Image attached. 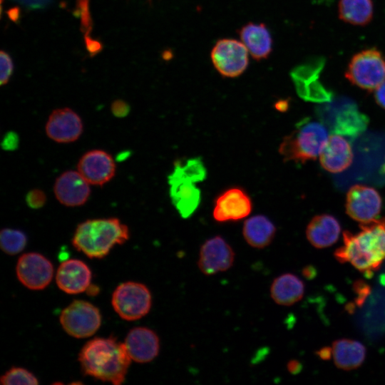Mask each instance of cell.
Wrapping results in <instances>:
<instances>
[{"instance_id":"484cf974","label":"cell","mask_w":385,"mask_h":385,"mask_svg":"<svg viewBox=\"0 0 385 385\" xmlns=\"http://www.w3.org/2000/svg\"><path fill=\"white\" fill-rule=\"evenodd\" d=\"M334 124V130L338 134L355 135L364 130L367 120L353 103L346 101L342 104V110L339 113Z\"/></svg>"},{"instance_id":"d6a6232c","label":"cell","mask_w":385,"mask_h":385,"mask_svg":"<svg viewBox=\"0 0 385 385\" xmlns=\"http://www.w3.org/2000/svg\"><path fill=\"white\" fill-rule=\"evenodd\" d=\"M19 144V138L16 133L13 132L7 133L2 140L1 145L6 150H15Z\"/></svg>"},{"instance_id":"e575fe53","label":"cell","mask_w":385,"mask_h":385,"mask_svg":"<svg viewBox=\"0 0 385 385\" xmlns=\"http://www.w3.org/2000/svg\"><path fill=\"white\" fill-rule=\"evenodd\" d=\"M29 7L38 8L46 6L51 0H16Z\"/></svg>"},{"instance_id":"9a60e30c","label":"cell","mask_w":385,"mask_h":385,"mask_svg":"<svg viewBox=\"0 0 385 385\" xmlns=\"http://www.w3.org/2000/svg\"><path fill=\"white\" fill-rule=\"evenodd\" d=\"M83 125L81 117L68 108L54 110L46 124L48 137L59 143H68L78 139Z\"/></svg>"},{"instance_id":"4dcf8cb0","label":"cell","mask_w":385,"mask_h":385,"mask_svg":"<svg viewBox=\"0 0 385 385\" xmlns=\"http://www.w3.org/2000/svg\"><path fill=\"white\" fill-rule=\"evenodd\" d=\"M1 85L8 83L13 71V63L9 54L4 51H1Z\"/></svg>"},{"instance_id":"d4e9b609","label":"cell","mask_w":385,"mask_h":385,"mask_svg":"<svg viewBox=\"0 0 385 385\" xmlns=\"http://www.w3.org/2000/svg\"><path fill=\"white\" fill-rule=\"evenodd\" d=\"M338 8L339 19L351 25L366 26L373 19L372 0H339Z\"/></svg>"},{"instance_id":"277c9868","label":"cell","mask_w":385,"mask_h":385,"mask_svg":"<svg viewBox=\"0 0 385 385\" xmlns=\"http://www.w3.org/2000/svg\"><path fill=\"white\" fill-rule=\"evenodd\" d=\"M328 138L327 130L323 124L306 118L284 138L279 152L285 162L304 163L320 155Z\"/></svg>"},{"instance_id":"30bf717a","label":"cell","mask_w":385,"mask_h":385,"mask_svg":"<svg viewBox=\"0 0 385 385\" xmlns=\"http://www.w3.org/2000/svg\"><path fill=\"white\" fill-rule=\"evenodd\" d=\"M16 272L18 279L24 286L30 289L41 290L51 282L53 266L41 254L29 252L19 258Z\"/></svg>"},{"instance_id":"6da1fadb","label":"cell","mask_w":385,"mask_h":385,"mask_svg":"<svg viewBox=\"0 0 385 385\" xmlns=\"http://www.w3.org/2000/svg\"><path fill=\"white\" fill-rule=\"evenodd\" d=\"M130 359L125 344L114 337L94 338L85 344L78 354L85 375L115 385L125 381Z\"/></svg>"},{"instance_id":"4fadbf2b","label":"cell","mask_w":385,"mask_h":385,"mask_svg":"<svg viewBox=\"0 0 385 385\" xmlns=\"http://www.w3.org/2000/svg\"><path fill=\"white\" fill-rule=\"evenodd\" d=\"M235 252L221 236L207 240L200 247L197 266L205 275H213L228 270L235 261Z\"/></svg>"},{"instance_id":"7a4b0ae2","label":"cell","mask_w":385,"mask_h":385,"mask_svg":"<svg viewBox=\"0 0 385 385\" xmlns=\"http://www.w3.org/2000/svg\"><path fill=\"white\" fill-rule=\"evenodd\" d=\"M361 231L343 232L344 245L334 252L336 259L349 262L366 274L378 270L385 260V217L361 223Z\"/></svg>"},{"instance_id":"1f68e13d","label":"cell","mask_w":385,"mask_h":385,"mask_svg":"<svg viewBox=\"0 0 385 385\" xmlns=\"http://www.w3.org/2000/svg\"><path fill=\"white\" fill-rule=\"evenodd\" d=\"M129 111L130 107L128 104L122 100L115 101L111 105L112 113L117 118L125 117L129 113Z\"/></svg>"},{"instance_id":"ac0fdd59","label":"cell","mask_w":385,"mask_h":385,"mask_svg":"<svg viewBox=\"0 0 385 385\" xmlns=\"http://www.w3.org/2000/svg\"><path fill=\"white\" fill-rule=\"evenodd\" d=\"M91 271L83 261L71 259L63 261L58 268L56 281L58 288L67 294L83 292L90 286Z\"/></svg>"},{"instance_id":"ba28073f","label":"cell","mask_w":385,"mask_h":385,"mask_svg":"<svg viewBox=\"0 0 385 385\" xmlns=\"http://www.w3.org/2000/svg\"><path fill=\"white\" fill-rule=\"evenodd\" d=\"M170 197L181 217L189 218L197 209L201 200L198 182L187 174L175 162L173 172L168 177Z\"/></svg>"},{"instance_id":"8fae6325","label":"cell","mask_w":385,"mask_h":385,"mask_svg":"<svg viewBox=\"0 0 385 385\" xmlns=\"http://www.w3.org/2000/svg\"><path fill=\"white\" fill-rule=\"evenodd\" d=\"M252 202L247 192L240 187H231L215 199L212 217L218 222H236L247 217Z\"/></svg>"},{"instance_id":"603a6c76","label":"cell","mask_w":385,"mask_h":385,"mask_svg":"<svg viewBox=\"0 0 385 385\" xmlns=\"http://www.w3.org/2000/svg\"><path fill=\"white\" fill-rule=\"evenodd\" d=\"M276 233L274 223L266 216L257 215L245 221L242 235L252 247L263 249L272 242Z\"/></svg>"},{"instance_id":"836d02e7","label":"cell","mask_w":385,"mask_h":385,"mask_svg":"<svg viewBox=\"0 0 385 385\" xmlns=\"http://www.w3.org/2000/svg\"><path fill=\"white\" fill-rule=\"evenodd\" d=\"M374 98L376 103L385 109V81L375 89Z\"/></svg>"},{"instance_id":"5b68a950","label":"cell","mask_w":385,"mask_h":385,"mask_svg":"<svg viewBox=\"0 0 385 385\" xmlns=\"http://www.w3.org/2000/svg\"><path fill=\"white\" fill-rule=\"evenodd\" d=\"M345 77L361 89L375 90L385 81V56L376 48L355 53L348 63Z\"/></svg>"},{"instance_id":"d590c367","label":"cell","mask_w":385,"mask_h":385,"mask_svg":"<svg viewBox=\"0 0 385 385\" xmlns=\"http://www.w3.org/2000/svg\"><path fill=\"white\" fill-rule=\"evenodd\" d=\"M287 369L291 374H297L301 369V365L297 361H290L287 364Z\"/></svg>"},{"instance_id":"f546056e","label":"cell","mask_w":385,"mask_h":385,"mask_svg":"<svg viewBox=\"0 0 385 385\" xmlns=\"http://www.w3.org/2000/svg\"><path fill=\"white\" fill-rule=\"evenodd\" d=\"M46 201L45 192L39 189L30 190L26 196V202L28 206L32 209L42 207Z\"/></svg>"},{"instance_id":"f1b7e54d","label":"cell","mask_w":385,"mask_h":385,"mask_svg":"<svg viewBox=\"0 0 385 385\" xmlns=\"http://www.w3.org/2000/svg\"><path fill=\"white\" fill-rule=\"evenodd\" d=\"M0 382L4 385L38 384V379L30 371L21 367H11L0 378Z\"/></svg>"},{"instance_id":"8d00e7d4","label":"cell","mask_w":385,"mask_h":385,"mask_svg":"<svg viewBox=\"0 0 385 385\" xmlns=\"http://www.w3.org/2000/svg\"><path fill=\"white\" fill-rule=\"evenodd\" d=\"M275 108L279 111H285L289 106L287 101H279L275 103Z\"/></svg>"},{"instance_id":"e0dca14e","label":"cell","mask_w":385,"mask_h":385,"mask_svg":"<svg viewBox=\"0 0 385 385\" xmlns=\"http://www.w3.org/2000/svg\"><path fill=\"white\" fill-rule=\"evenodd\" d=\"M130 359L138 363L153 361L160 351L157 334L147 327H135L129 331L124 342Z\"/></svg>"},{"instance_id":"ffe728a7","label":"cell","mask_w":385,"mask_h":385,"mask_svg":"<svg viewBox=\"0 0 385 385\" xmlns=\"http://www.w3.org/2000/svg\"><path fill=\"white\" fill-rule=\"evenodd\" d=\"M341 232L338 220L328 214L314 217L309 222L306 235L308 241L317 248H324L334 244Z\"/></svg>"},{"instance_id":"d6986e66","label":"cell","mask_w":385,"mask_h":385,"mask_svg":"<svg viewBox=\"0 0 385 385\" xmlns=\"http://www.w3.org/2000/svg\"><path fill=\"white\" fill-rule=\"evenodd\" d=\"M322 167L332 173L347 169L353 160V152L349 143L341 135L329 136L324 149L319 155Z\"/></svg>"},{"instance_id":"44dd1931","label":"cell","mask_w":385,"mask_h":385,"mask_svg":"<svg viewBox=\"0 0 385 385\" xmlns=\"http://www.w3.org/2000/svg\"><path fill=\"white\" fill-rule=\"evenodd\" d=\"M270 292L276 304L291 306L302 298L304 293V284L297 275L285 273L273 280Z\"/></svg>"},{"instance_id":"2e32d148","label":"cell","mask_w":385,"mask_h":385,"mask_svg":"<svg viewBox=\"0 0 385 385\" xmlns=\"http://www.w3.org/2000/svg\"><path fill=\"white\" fill-rule=\"evenodd\" d=\"M89 185L78 170H67L56 178L53 192L62 205L78 207L85 204L89 198Z\"/></svg>"},{"instance_id":"3957f363","label":"cell","mask_w":385,"mask_h":385,"mask_svg":"<svg viewBox=\"0 0 385 385\" xmlns=\"http://www.w3.org/2000/svg\"><path fill=\"white\" fill-rule=\"evenodd\" d=\"M129 229L115 217L87 220L76 229L72 245L90 258L101 259L129 239Z\"/></svg>"},{"instance_id":"5bb4252c","label":"cell","mask_w":385,"mask_h":385,"mask_svg":"<svg viewBox=\"0 0 385 385\" xmlns=\"http://www.w3.org/2000/svg\"><path fill=\"white\" fill-rule=\"evenodd\" d=\"M77 169L89 184L103 185L114 177L116 165L111 154L95 149L81 156Z\"/></svg>"},{"instance_id":"83f0119b","label":"cell","mask_w":385,"mask_h":385,"mask_svg":"<svg viewBox=\"0 0 385 385\" xmlns=\"http://www.w3.org/2000/svg\"><path fill=\"white\" fill-rule=\"evenodd\" d=\"M27 242L26 235L16 229L4 228L0 232V247L8 255H14L21 252Z\"/></svg>"},{"instance_id":"cb8c5ba5","label":"cell","mask_w":385,"mask_h":385,"mask_svg":"<svg viewBox=\"0 0 385 385\" xmlns=\"http://www.w3.org/2000/svg\"><path fill=\"white\" fill-rule=\"evenodd\" d=\"M332 356L336 366L344 370L359 367L366 356V348L358 341L343 339L333 342Z\"/></svg>"},{"instance_id":"4316f807","label":"cell","mask_w":385,"mask_h":385,"mask_svg":"<svg viewBox=\"0 0 385 385\" xmlns=\"http://www.w3.org/2000/svg\"><path fill=\"white\" fill-rule=\"evenodd\" d=\"M325 63L326 59L323 56H314L295 66L290 72L294 86L318 80Z\"/></svg>"},{"instance_id":"7c38bea8","label":"cell","mask_w":385,"mask_h":385,"mask_svg":"<svg viewBox=\"0 0 385 385\" xmlns=\"http://www.w3.org/2000/svg\"><path fill=\"white\" fill-rule=\"evenodd\" d=\"M381 197L374 188L362 185L352 186L346 198V213L354 220L366 223L376 220L381 212Z\"/></svg>"},{"instance_id":"8992f818","label":"cell","mask_w":385,"mask_h":385,"mask_svg":"<svg viewBox=\"0 0 385 385\" xmlns=\"http://www.w3.org/2000/svg\"><path fill=\"white\" fill-rule=\"evenodd\" d=\"M112 306L123 319L133 321L145 316L152 306V295L143 284L126 282L119 284L114 290Z\"/></svg>"},{"instance_id":"9c48e42d","label":"cell","mask_w":385,"mask_h":385,"mask_svg":"<svg viewBox=\"0 0 385 385\" xmlns=\"http://www.w3.org/2000/svg\"><path fill=\"white\" fill-rule=\"evenodd\" d=\"M248 50L235 39L219 40L211 52L212 63L223 76L234 78L241 75L248 65Z\"/></svg>"},{"instance_id":"52a82bcc","label":"cell","mask_w":385,"mask_h":385,"mask_svg":"<svg viewBox=\"0 0 385 385\" xmlns=\"http://www.w3.org/2000/svg\"><path fill=\"white\" fill-rule=\"evenodd\" d=\"M60 322L68 334L75 338H86L99 329L101 315L99 309L91 303L74 300L62 310Z\"/></svg>"},{"instance_id":"7402d4cb","label":"cell","mask_w":385,"mask_h":385,"mask_svg":"<svg viewBox=\"0 0 385 385\" xmlns=\"http://www.w3.org/2000/svg\"><path fill=\"white\" fill-rule=\"evenodd\" d=\"M240 38L256 60L266 58L272 51V38L263 24L249 23L240 31Z\"/></svg>"}]
</instances>
